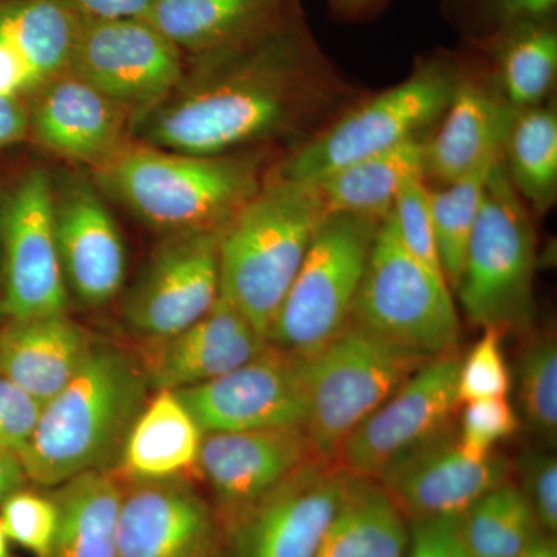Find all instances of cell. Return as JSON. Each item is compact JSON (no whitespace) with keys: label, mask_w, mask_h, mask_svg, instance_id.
Wrapping results in <instances>:
<instances>
[{"label":"cell","mask_w":557,"mask_h":557,"mask_svg":"<svg viewBox=\"0 0 557 557\" xmlns=\"http://www.w3.org/2000/svg\"><path fill=\"white\" fill-rule=\"evenodd\" d=\"M27 482L20 456L13 450L0 448V504Z\"/></svg>","instance_id":"bcb514c9"},{"label":"cell","mask_w":557,"mask_h":557,"mask_svg":"<svg viewBox=\"0 0 557 557\" xmlns=\"http://www.w3.org/2000/svg\"><path fill=\"white\" fill-rule=\"evenodd\" d=\"M269 344L225 298L170 338L138 341L139 364L152 391H182L226 375Z\"/></svg>","instance_id":"ffe728a7"},{"label":"cell","mask_w":557,"mask_h":557,"mask_svg":"<svg viewBox=\"0 0 557 557\" xmlns=\"http://www.w3.org/2000/svg\"><path fill=\"white\" fill-rule=\"evenodd\" d=\"M186 60L143 20H84L70 73L124 106L134 120L174 90Z\"/></svg>","instance_id":"7c38bea8"},{"label":"cell","mask_w":557,"mask_h":557,"mask_svg":"<svg viewBox=\"0 0 557 557\" xmlns=\"http://www.w3.org/2000/svg\"><path fill=\"white\" fill-rule=\"evenodd\" d=\"M387 0H330L333 13L343 21H366L375 16Z\"/></svg>","instance_id":"7dc6e473"},{"label":"cell","mask_w":557,"mask_h":557,"mask_svg":"<svg viewBox=\"0 0 557 557\" xmlns=\"http://www.w3.org/2000/svg\"><path fill=\"white\" fill-rule=\"evenodd\" d=\"M516 366L518 416L528 431L555 448L557 440V343L555 332L525 333Z\"/></svg>","instance_id":"836d02e7"},{"label":"cell","mask_w":557,"mask_h":557,"mask_svg":"<svg viewBox=\"0 0 557 557\" xmlns=\"http://www.w3.org/2000/svg\"><path fill=\"white\" fill-rule=\"evenodd\" d=\"M3 247L2 311L10 319L67 313L54 228V186L44 171L24 175L0 219Z\"/></svg>","instance_id":"8fae6325"},{"label":"cell","mask_w":557,"mask_h":557,"mask_svg":"<svg viewBox=\"0 0 557 557\" xmlns=\"http://www.w3.org/2000/svg\"><path fill=\"white\" fill-rule=\"evenodd\" d=\"M380 223L346 212L325 215L271 325L270 344L307 359L341 335L351 322Z\"/></svg>","instance_id":"ba28073f"},{"label":"cell","mask_w":557,"mask_h":557,"mask_svg":"<svg viewBox=\"0 0 557 557\" xmlns=\"http://www.w3.org/2000/svg\"><path fill=\"white\" fill-rule=\"evenodd\" d=\"M458 70L456 57L443 51L418 62L408 79L354 102L276 170L285 177L317 183L355 161L424 135L448 108Z\"/></svg>","instance_id":"8992f818"},{"label":"cell","mask_w":557,"mask_h":557,"mask_svg":"<svg viewBox=\"0 0 557 557\" xmlns=\"http://www.w3.org/2000/svg\"><path fill=\"white\" fill-rule=\"evenodd\" d=\"M314 453L304 426L209 432L201 440L197 479L211 493L223 531Z\"/></svg>","instance_id":"ac0fdd59"},{"label":"cell","mask_w":557,"mask_h":557,"mask_svg":"<svg viewBox=\"0 0 557 557\" xmlns=\"http://www.w3.org/2000/svg\"><path fill=\"white\" fill-rule=\"evenodd\" d=\"M467 3L490 25V33L516 22L555 16L557 7V0H467Z\"/></svg>","instance_id":"b9f144b4"},{"label":"cell","mask_w":557,"mask_h":557,"mask_svg":"<svg viewBox=\"0 0 557 557\" xmlns=\"http://www.w3.org/2000/svg\"><path fill=\"white\" fill-rule=\"evenodd\" d=\"M392 215H394L399 237L410 255L435 277L446 282L442 262H440L431 211H429L426 178L412 177L403 185L392 209Z\"/></svg>","instance_id":"8d00e7d4"},{"label":"cell","mask_w":557,"mask_h":557,"mask_svg":"<svg viewBox=\"0 0 557 557\" xmlns=\"http://www.w3.org/2000/svg\"><path fill=\"white\" fill-rule=\"evenodd\" d=\"M429 359L355 322L317 355L304 359V429L314 453L333 460L348 435Z\"/></svg>","instance_id":"52a82bcc"},{"label":"cell","mask_w":557,"mask_h":557,"mask_svg":"<svg viewBox=\"0 0 557 557\" xmlns=\"http://www.w3.org/2000/svg\"><path fill=\"white\" fill-rule=\"evenodd\" d=\"M500 453L474 458L461 449L457 426L410 449L376 479L406 520L458 518L487 491L511 478Z\"/></svg>","instance_id":"e0dca14e"},{"label":"cell","mask_w":557,"mask_h":557,"mask_svg":"<svg viewBox=\"0 0 557 557\" xmlns=\"http://www.w3.org/2000/svg\"><path fill=\"white\" fill-rule=\"evenodd\" d=\"M263 164L258 152L190 156L126 146L98 168L97 178L146 225L171 236L225 228L258 193L267 175Z\"/></svg>","instance_id":"277c9868"},{"label":"cell","mask_w":557,"mask_h":557,"mask_svg":"<svg viewBox=\"0 0 557 557\" xmlns=\"http://www.w3.org/2000/svg\"><path fill=\"white\" fill-rule=\"evenodd\" d=\"M177 395L205 434L306 424L304 359L270 343L226 375Z\"/></svg>","instance_id":"9a60e30c"},{"label":"cell","mask_w":557,"mask_h":557,"mask_svg":"<svg viewBox=\"0 0 557 557\" xmlns=\"http://www.w3.org/2000/svg\"><path fill=\"white\" fill-rule=\"evenodd\" d=\"M54 228L69 295L84 307L116 298L126 277V247L100 193L83 180L54 189Z\"/></svg>","instance_id":"d6986e66"},{"label":"cell","mask_w":557,"mask_h":557,"mask_svg":"<svg viewBox=\"0 0 557 557\" xmlns=\"http://www.w3.org/2000/svg\"><path fill=\"white\" fill-rule=\"evenodd\" d=\"M498 89L516 110L544 104L557 75L555 16L516 22L479 39Z\"/></svg>","instance_id":"4316f807"},{"label":"cell","mask_w":557,"mask_h":557,"mask_svg":"<svg viewBox=\"0 0 557 557\" xmlns=\"http://www.w3.org/2000/svg\"><path fill=\"white\" fill-rule=\"evenodd\" d=\"M40 409L38 399L0 375V448L20 456L35 432Z\"/></svg>","instance_id":"ab89813d"},{"label":"cell","mask_w":557,"mask_h":557,"mask_svg":"<svg viewBox=\"0 0 557 557\" xmlns=\"http://www.w3.org/2000/svg\"><path fill=\"white\" fill-rule=\"evenodd\" d=\"M0 557H11V542L0 520Z\"/></svg>","instance_id":"681fc988"},{"label":"cell","mask_w":557,"mask_h":557,"mask_svg":"<svg viewBox=\"0 0 557 557\" xmlns=\"http://www.w3.org/2000/svg\"><path fill=\"white\" fill-rule=\"evenodd\" d=\"M40 84L30 65L0 40V95L20 97L22 91L39 89Z\"/></svg>","instance_id":"ee69618b"},{"label":"cell","mask_w":557,"mask_h":557,"mask_svg":"<svg viewBox=\"0 0 557 557\" xmlns=\"http://www.w3.org/2000/svg\"><path fill=\"white\" fill-rule=\"evenodd\" d=\"M457 354L429 359L346 438L336 465L351 478L376 480L394 461L453 424L460 408Z\"/></svg>","instance_id":"4fadbf2b"},{"label":"cell","mask_w":557,"mask_h":557,"mask_svg":"<svg viewBox=\"0 0 557 557\" xmlns=\"http://www.w3.org/2000/svg\"><path fill=\"white\" fill-rule=\"evenodd\" d=\"M351 475L314 457L225 530L226 557H317Z\"/></svg>","instance_id":"30bf717a"},{"label":"cell","mask_w":557,"mask_h":557,"mask_svg":"<svg viewBox=\"0 0 557 557\" xmlns=\"http://www.w3.org/2000/svg\"><path fill=\"white\" fill-rule=\"evenodd\" d=\"M409 522L373 479L351 478L317 557H403Z\"/></svg>","instance_id":"f1b7e54d"},{"label":"cell","mask_w":557,"mask_h":557,"mask_svg":"<svg viewBox=\"0 0 557 557\" xmlns=\"http://www.w3.org/2000/svg\"><path fill=\"white\" fill-rule=\"evenodd\" d=\"M123 480L119 557H225V531L193 479Z\"/></svg>","instance_id":"2e32d148"},{"label":"cell","mask_w":557,"mask_h":557,"mask_svg":"<svg viewBox=\"0 0 557 557\" xmlns=\"http://www.w3.org/2000/svg\"><path fill=\"white\" fill-rule=\"evenodd\" d=\"M327 214L317 183L273 168L220 233V296L265 338Z\"/></svg>","instance_id":"3957f363"},{"label":"cell","mask_w":557,"mask_h":557,"mask_svg":"<svg viewBox=\"0 0 557 557\" xmlns=\"http://www.w3.org/2000/svg\"><path fill=\"white\" fill-rule=\"evenodd\" d=\"M537 237L504 160L487 177L456 292L472 325L525 335L533 327Z\"/></svg>","instance_id":"5b68a950"},{"label":"cell","mask_w":557,"mask_h":557,"mask_svg":"<svg viewBox=\"0 0 557 557\" xmlns=\"http://www.w3.org/2000/svg\"><path fill=\"white\" fill-rule=\"evenodd\" d=\"M203 435L177 392L153 391L129 429L116 474L124 480L197 478Z\"/></svg>","instance_id":"d4e9b609"},{"label":"cell","mask_w":557,"mask_h":557,"mask_svg":"<svg viewBox=\"0 0 557 557\" xmlns=\"http://www.w3.org/2000/svg\"><path fill=\"white\" fill-rule=\"evenodd\" d=\"M0 520L11 544L42 557L57 534L60 512L51 494H40L24 486L3 498Z\"/></svg>","instance_id":"e575fe53"},{"label":"cell","mask_w":557,"mask_h":557,"mask_svg":"<svg viewBox=\"0 0 557 557\" xmlns=\"http://www.w3.org/2000/svg\"><path fill=\"white\" fill-rule=\"evenodd\" d=\"M519 557H557V545L555 537L544 534Z\"/></svg>","instance_id":"c3c4849f"},{"label":"cell","mask_w":557,"mask_h":557,"mask_svg":"<svg viewBox=\"0 0 557 557\" xmlns=\"http://www.w3.org/2000/svg\"><path fill=\"white\" fill-rule=\"evenodd\" d=\"M505 170L520 199L537 215L557 196V112L555 106L519 110L502 150Z\"/></svg>","instance_id":"4dcf8cb0"},{"label":"cell","mask_w":557,"mask_h":557,"mask_svg":"<svg viewBox=\"0 0 557 557\" xmlns=\"http://www.w3.org/2000/svg\"><path fill=\"white\" fill-rule=\"evenodd\" d=\"M490 83L460 65L437 134L426 139V180L448 185L502 157L519 110Z\"/></svg>","instance_id":"7402d4cb"},{"label":"cell","mask_w":557,"mask_h":557,"mask_svg":"<svg viewBox=\"0 0 557 557\" xmlns=\"http://www.w3.org/2000/svg\"><path fill=\"white\" fill-rule=\"evenodd\" d=\"M523 496L539 527L548 536L557 531V460L548 448H534L519 457Z\"/></svg>","instance_id":"f35d334b"},{"label":"cell","mask_w":557,"mask_h":557,"mask_svg":"<svg viewBox=\"0 0 557 557\" xmlns=\"http://www.w3.org/2000/svg\"><path fill=\"white\" fill-rule=\"evenodd\" d=\"M458 443L468 456L483 458L496 453L505 440L512 437L520 426L518 410L504 398L475 399L463 403Z\"/></svg>","instance_id":"74e56055"},{"label":"cell","mask_w":557,"mask_h":557,"mask_svg":"<svg viewBox=\"0 0 557 557\" xmlns=\"http://www.w3.org/2000/svg\"><path fill=\"white\" fill-rule=\"evenodd\" d=\"M300 0H153L143 21L185 58L203 57L276 24Z\"/></svg>","instance_id":"cb8c5ba5"},{"label":"cell","mask_w":557,"mask_h":557,"mask_svg":"<svg viewBox=\"0 0 557 557\" xmlns=\"http://www.w3.org/2000/svg\"><path fill=\"white\" fill-rule=\"evenodd\" d=\"M460 528L472 557H519L545 534L511 480L468 508L460 516Z\"/></svg>","instance_id":"1f68e13d"},{"label":"cell","mask_w":557,"mask_h":557,"mask_svg":"<svg viewBox=\"0 0 557 557\" xmlns=\"http://www.w3.org/2000/svg\"><path fill=\"white\" fill-rule=\"evenodd\" d=\"M185 60L174 90L134 120L145 146L223 156L282 139L302 145L354 104L302 5L236 46Z\"/></svg>","instance_id":"6da1fadb"},{"label":"cell","mask_w":557,"mask_h":557,"mask_svg":"<svg viewBox=\"0 0 557 557\" xmlns=\"http://www.w3.org/2000/svg\"><path fill=\"white\" fill-rule=\"evenodd\" d=\"M123 480L116 471H91L53 487L60 520L42 557H119L116 519Z\"/></svg>","instance_id":"83f0119b"},{"label":"cell","mask_w":557,"mask_h":557,"mask_svg":"<svg viewBox=\"0 0 557 557\" xmlns=\"http://www.w3.org/2000/svg\"><path fill=\"white\" fill-rule=\"evenodd\" d=\"M409 557H472L458 518L410 520Z\"/></svg>","instance_id":"60d3db41"},{"label":"cell","mask_w":557,"mask_h":557,"mask_svg":"<svg viewBox=\"0 0 557 557\" xmlns=\"http://www.w3.org/2000/svg\"><path fill=\"white\" fill-rule=\"evenodd\" d=\"M83 20H143L153 0H60Z\"/></svg>","instance_id":"7bdbcfd3"},{"label":"cell","mask_w":557,"mask_h":557,"mask_svg":"<svg viewBox=\"0 0 557 557\" xmlns=\"http://www.w3.org/2000/svg\"><path fill=\"white\" fill-rule=\"evenodd\" d=\"M36 90L30 129L44 148L95 170L126 148L134 115L97 87L67 72Z\"/></svg>","instance_id":"44dd1931"},{"label":"cell","mask_w":557,"mask_h":557,"mask_svg":"<svg viewBox=\"0 0 557 557\" xmlns=\"http://www.w3.org/2000/svg\"><path fill=\"white\" fill-rule=\"evenodd\" d=\"M482 330V336L458 366L460 406L475 399L508 397L511 391L512 376L504 354V333L491 327Z\"/></svg>","instance_id":"d590c367"},{"label":"cell","mask_w":557,"mask_h":557,"mask_svg":"<svg viewBox=\"0 0 557 557\" xmlns=\"http://www.w3.org/2000/svg\"><path fill=\"white\" fill-rule=\"evenodd\" d=\"M150 391L134 351L94 346L78 373L40 409L20 454L28 482L53 490L86 472L115 471Z\"/></svg>","instance_id":"7a4b0ae2"},{"label":"cell","mask_w":557,"mask_h":557,"mask_svg":"<svg viewBox=\"0 0 557 557\" xmlns=\"http://www.w3.org/2000/svg\"><path fill=\"white\" fill-rule=\"evenodd\" d=\"M498 159L486 161L471 174L443 185V188L429 189V211L440 262L450 292H456L460 282L469 237L479 218L487 177Z\"/></svg>","instance_id":"d6a6232c"},{"label":"cell","mask_w":557,"mask_h":557,"mask_svg":"<svg viewBox=\"0 0 557 557\" xmlns=\"http://www.w3.org/2000/svg\"><path fill=\"white\" fill-rule=\"evenodd\" d=\"M30 131V112L20 97L0 95V148L20 141Z\"/></svg>","instance_id":"f6af8a7d"},{"label":"cell","mask_w":557,"mask_h":557,"mask_svg":"<svg viewBox=\"0 0 557 557\" xmlns=\"http://www.w3.org/2000/svg\"><path fill=\"white\" fill-rule=\"evenodd\" d=\"M351 322L428 358L456 354L453 292L406 249L392 212L376 231Z\"/></svg>","instance_id":"9c48e42d"},{"label":"cell","mask_w":557,"mask_h":557,"mask_svg":"<svg viewBox=\"0 0 557 557\" xmlns=\"http://www.w3.org/2000/svg\"><path fill=\"white\" fill-rule=\"evenodd\" d=\"M94 346L67 313L10 319L0 329V375L44 405L78 373Z\"/></svg>","instance_id":"603a6c76"},{"label":"cell","mask_w":557,"mask_h":557,"mask_svg":"<svg viewBox=\"0 0 557 557\" xmlns=\"http://www.w3.org/2000/svg\"><path fill=\"white\" fill-rule=\"evenodd\" d=\"M83 21L60 0H0V40L42 84L69 72Z\"/></svg>","instance_id":"f546056e"},{"label":"cell","mask_w":557,"mask_h":557,"mask_svg":"<svg viewBox=\"0 0 557 557\" xmlns=\"http://www.w3.org/2000/svg\"><path fill=\"white\" fill-rule=\"evenodd\" d=\"M220 233L171 234L156 248L123 304L138 341L177 335L218 302Z\"/></svg>","instance_id":"5bb4252c"},{"label":"cell","mask_w":557,"mask_h":557,"mask_svg":"<svg viewBox=\"0 0 557 557\" xmlns=\"http://www.w3.org/2000/svg\"><path fill=\"white\" fill-rule=\"evenodd\" d=\"M426 135L410 138L319 180L329 212L387 218L403 185L412 177L426 178Z\"/></svg>","instance_id":"484cf974"}]
</instances>
